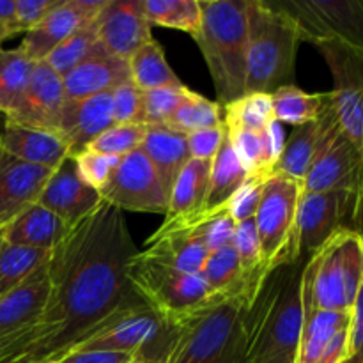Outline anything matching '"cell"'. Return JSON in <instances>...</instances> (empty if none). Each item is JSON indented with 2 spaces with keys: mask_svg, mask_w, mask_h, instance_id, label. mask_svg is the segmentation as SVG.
<instances>
[{
  "mask_svg": "<svg viewBox=\"0 0 363 363\" xmlns=\"http://www.w3.org/2000/svg\"><path fill=\"white\" fill-rule=\"evenodd\" d=\"M347 363H354V362H351V360H350V362H347Z\"/></svg>",
  "mask_w": 363,
  "mask_h": 363,
  "instance_id": "11a10c76",
  "label": "cell"
},
{
  "mask_svg": "<svg viewBox=\"0 0 363 363\" xmlns=\"http://www.w3.org/2000/svg\"><path fill=\"white\" fill-rule=\"evenodd\" d=\"M301 38L293 18L273 0H248L247 92L272 94L293 85Z\"/></svg>",
  "mask_w": 363,
  "mask_h": 363,
  "instance_id": "8992f818",
  "label": "cell"
},
{
  "mask_svg": "<svg viewBox=\"0 0 363 363\" xmlns=\"http://www.w3.org/2000/svg\"><path fill=\"white\" fill-rule=\"evenodd\" d=\"M223 124L234 130L264 131L273 117L272 94L250 92L222 106Z\"/></svg>",
  "mask_w": 363,
  "mask_h": 363,
  "instance_id": "f35d334b",
  "label": "cell"
},
{
  "mask_svg": "<svg viewBox=\"0 0 363 363\" xmlns=\"http://www.w3.org/2000/svg\"><path fill=\"white\" fill-rule=\"evenodd\" d=\"M300 181L284 174H272L262 188L261 202L255 213L262 268L266 273L277 266L293 262V240L300 204Z\"/></svg>",
  "mask_w": 363,
  "mask_h": 363,
  "instance_id": "9c48e42d",
  "label": "cell"
},
{
  "mask_svg": "<svg viewBox=\"0 0 363 363\" xmlns=\"http://www.w3.org/2000/svg\"><path fill=\"white\" fill-rule=\"evenodd\" d=\"M50 252L16 247L0 236V298L16 289L35 269L45 264Z\"/></svg>",
  "mask_w": 363,
  "mask_h": 363,
  "instance_id": "d590c367",
  "label": "cell"
},
{
  "mask_svg": "<svg viewBox=\"0 0 363 363\" xmlns=\"http://www.w3.org/2000/svg\"><path fill=\"white\" fill-rule=\"evenodd\" d=\"M13 35H16L13 25H11V23H0V48H2V43L6 41V39L13 38Z\"/></svg>",
  "mask_w": 363,
  "mask_h": 363,
  "instance_id": "f5cc1de1",
  "label": "cell"
},
{
  "mask_svg": "<svg viewBox=\"0 0 363 363\" xmlns=\"http://www.w3.org/2000/svg\"><path fill=\"white\" fill-rule=\"evenodd\" d=\"M130 77L140 91H155V89H177L183 87V82L176 77L169 66L162 46L151 39L128 60Z\"/></svg>",
  "mask_w": 363,
  "mask_h": 363,
  "instance_id": "f546056e",
  "label": "cell"
},
{
  "mask_svg": "<svg viewBox=\"0 0 363 363\" xmlns=\"http://www.w3.org/2000/svg\"><path fill=\"white\" fill-rule=\"evenodd\" d=\"M351 362L363 363V284L351 308Z\"/></svg>",
  "mask_w": 363,
  "mask_h": 363,
  "instance_id": "681fc988",
  "label": "cell"
},
{
  "mask_svg": "<svg viewBox=\"0 0 363 363\" xmlns=\"http://www.w3.org/2000/svg\"><path fill=\"white\" fill-rule=\"evenodd\" d=\"M50 293L48 261L39 266L16 289L0 298V339L35 321Z\"/></svg>",
  "mask_w": 363,
  "mask_h": 363,
  "instance_id": "603a6c76",
  "label": "cell"
},
{
  "mask_svg": "<svg viewBox=\"0 0 363 363\" xmlns=\"http://www.w3.org/2000/svg\"><path fill=\"white\" fill-rule=\"evenodd\" d=\"M113 124H144V105H142V91L126 80L112 91Z\"/></svg>",
  "mask_w": 363,
  "mask_h": 363,
  "instance_id": "ee69618b",
  "label": "cell"
},
{
  "mask_svg": "<svg viewBox=\"0 0 363 363\" xmlns=\"http://www.w3.org/2000/svg\"><path fill=\"white\" fill-rule=\"evenodd\" d=\"M319 137L315 144L308 172L305 176L303 191H344L360 202V220L363 218V163L357 149L342 133L328 92L325 106L319 113Z\"/></svg>",
  "mask_w": 363,
  "mask_h": 363,
  "instance_id": "ba28073f",
  "label": "cell"
},
{
  "mask_svg": "<svg viewBox=\"0 0 363 363\" xmlns=\"http://www.w3.org/2000/svg\"><path fill=\"white\" fill-rule=\"evenodd\" d=\"M363 284V233L342 227L305 262L303 315L315 311L351 312Z\"/></svg>",
  "mask_w": 363,
  "mask_h": 363,
  "instance_id": "5b68a950",
  "label": "cell"
},
{
  "mask_svg": "<svg viewBox=\"0 0 363 363\" xmlns=\"http://www.w3.org/2000/svg\"><path fill=\"white\" fill-rule=\"evenodd\" d=\"M225 135L227 126L223 123L215 128H208V130L194 131V133L186 135L190 156L194 160H206V162H211L216 156V152H218Z\"/></svg>",
  "mask_w": 363,
  "mask_h": 363,
  "instance_id": "c3c4849f",
  "label": "cell"
},
{
  "mask_svg": "<svg viewBox=\"0 0 363 363\" xmlns=\"http://www.w3.org/2000/svg\"><path fill=\"white\" fill-rule=\"evenodd\" d=\"M110 126H113L112 92H103L84 99H66L55 133L74 156Z\"/></svg>",
  "mask_w": 363,
  "mask_h": 363,
  "instance_id": "44dd1931",
  "label": "cell"
},
{
  "mask_svg": "<svg viewBox=\"0 0 363 363\" xmlns=\"http://www.w3.org/2000/svg\"><path fill=\"white\" fill-rule=\"evenodd\" d=\"M298 25L301 41L363 50V0H273Z\"/></svg>",
  "mask_w": 363,
  "mask_h": 363,
  "instance_id": "30bf717a",
  "label": "cell"
},
{
  "mask_svg": "<svg viewBox=\"0 0 363 363\" xmlns=\"http://www.w3.org/2000/svg\"><path fill=\"white\" fill-rule=\"evenodd\" d=\"M227 137H229L230 144H233L241 165L247 170L248 177L272 176L273 169H275V162H273L266 130L247 131L227 128Z\"/></svg>",
  "mask_w": 363,
  "mask_h": 363,
  "instance_id": "ab89813d",
  "label": "cell"
},
{
  "mask_svg": "<svg viewBox=\"0 0 363 363\" xmlns=\"http://www.w3.org/2000/svg\"><path fill=\"white\" fill-rule=\"evenodd\" d=\"M172 220L186 227V229L204 245L206 250H208L209 254L233 245L236 222H234L233 216H230L227 206L213 209V211L191 213V215Z\"/></svg>",
  "mask_w": 363,
  "mask_h": 363,
  "instance_id": "836d02e7",
  "label": "cell"
},
{
  "mask_svg": "<svg viewBox=\"0 0 363 363\" xmlns=\"http://www.w3.org/2000/svg\"><path fill=\"white\" fill-rule=\"evenodd\" d=\"M66 99L62 77L45 60L35 62L27 91L16 108L6 116V123L55 133Z\"/></svg>",
  "mask_w": 363,
  "mask_h": 363,
  "instance_id": "ac0fdd59",
  "label": "cell"
},
{
  "mask_svg": "<svg viewBox=\"0 0 363 363\" xmlns=\"http://www.w3.org/2000/svg\"><path fill=\"white\" fill-rule=\"evenodd\" d=\"M94 27L101 48L126 62L152 39L151 25L144 16V0H108Z\"/></svg>",
  "mask_w": 363,
  "mask_h": 363,
  "instance_id": "e0dca14e",
  "label": "cell"
},
{
  "mask_svg": "<svg viewBox=\"0 0 363 363\" xmlns=\"http://www.w3.org/2000/svg\"><path fill=\"white\" fill-rule=\"evenodd\" d=\"M360 222V202L344 191H301L293 240V262H307L346 220Z\"/></svg>",
  "mask_w": 363,
  "mask_h": 363,
  "instance_id": "8fae6325",
  "label": "cell"
},
{
  "mask_svg": "<svg viewBox=\"0 0 363 363\" xmlns=\"http://www.w3.org/2000/svg\"><path fill=\"white\" fill-rule=\"evenodd\" d=\"M98 50H101V45L98 43V35H96L94 23L85 25V27L78 28L77 32L64 39L52 53L45 59V62L55 71L59 77H66L71 71L77 69L80 64L91 59Z\"/></svg>",
  "mask_w": 363,
  "mask_h": 363,
  "instance_id": "60d3db41",
  "label": "cell"
},
{
  "mask_svg": "<svg viewBox=\"0 0 363 363\" xmlns=\"http://www.w3.org/2000/svg\"><path fill=\"white\" fill-rule=\"evenodd\" d=\"M99 197L121 211L167 215L169 209V195L140 147L119 160Z\"/></svg>",
  "mask_w": 363,
  "mask_h": 363,
  "instance_id": "4fadbf2b",
  "label": "cell"
},
{
  "mask_svg": "<svg viewBox=\"0 0 363 363\" xmlns=\"http://www.w3.org/2000/svg\"><path fill=\"white\" fill-rule=\"evenodd\" d=\"M211 162L191 158L181 170L170 191L165 220L181 218V216L202 211L206 194H208Z\"/></svg>",
  "mask_w": 363,
  "mask_h": 363,
  "instance_id": "f1b7e54d",
  "label": "cell"
},
{
  "mask_svg": "<svg viewBox=\"0 0 363 363\" xmlns=\"http://www.w3.org/2000/svg\"><path fill=\"white\" fill-rule=\"evenodd\" d=\"M69 227L55 213L48 211L41 204H32L23 213L11 220L0 236L16 247L35 248V250L52 252L59 241L66 236Z\"/></svg>",
  "mask_w": 363,
  "mask_h": 363,
  "instance_id": "484cf974",
  "label": "cell"
},
{
  "mask_svg": "<svg viewBox=\"0 0 363 363\" xmlns=\"http://www.w3.org/2000/svg\"><path fill=\"white\" fill-rule=\"evenodd\" d=\"M106 2L108 0H60L34 28L25 32L18 48L32 62H43L73 32L94 23Z\"/></svg>",
  "mask_w": 363,
  "mask_h": 363,
  "instance_id": "9a60e30c",
  "label": "cell"
},
{
  "mask_svg": "<svg viewBox=\"0 0 363 363\" xmlns=\"http://www.w3.org/2000/svg\"><path fill=\"white\" fill-rule=\"evenodd\" d=\"M59 4L60 0H16L14 18L9 23L13 25L16 34L18 32H28Z\"/></svg>",
  "mask_w": 363,
  "mask_h": 363,
  "instance_id": "7dc6e473",
  "label": "cell"
},
{
  "mask_svg": "<svg viewBox=\"0 0 363 363\" xmlns=\"http://www.w3.org/2000/svg\"><path fill=\"white\" fill-rule=\"evenodd\" d=\"M190 89L186 85L177 89H155L142 91V105H144L145 126H163L177 106L184 101Z\"/></svg>",
  "mask_w": 363,
  "mask_h": 363,
  "instance_id": "7bdbcfd3",
  "label": "cell"
},
{
  "mask_svg": "<svg viewBox=\"0 0 363 363\" xmlns=\"http://www.w3.org/2000/svg\"><path fill=\"white\" fill-rule=\"evenodd\" d=\"M128 363H147V362H145L140 354H133V357H131V360Z\"/></svg>",
  "mask_w": 363,
  "mask_h": 363,
  "instance_id": "db71d44e",
  "label": "cell"
},
{
  "mask_svg": "<svg viewBox=\"0 0 363 363\" xmlns=\"http://www.w3.org/2000/svg\"><path fill=\"white\" fill-rule=\"evenodd\" d=\"M305 262H286L264 277L243 314L245 363H294L301 328V272Z\"/></svg>",
  "mask_w": 363,
  "mask_h": 363,
  "instance_id": "7a4b0ae2",
  "label": "cell"
},
{
  "mask_svg": "<svg viewBox=\"0 0 363 363\" xmlns=\"http://www.w3.org/2000/svg\"><path fill=\"white\" fill-rule=\"evenodd\" d=\"M268 177L264 176H252L247 177L243 184L240 186V190L230 197V201L227 202V209H229L230 216H233L234 222H243V220L254 218L255 213H257L259 202H261L262 188Z\"/></svg>",
  "mask_w": 363,
  "mask_h": 363,
  "instance_id": "bcb514c9",
  "label": "cell"
},
{
  "mask_svg": "<svg viewBox=\"0 0 363 363\" xmlns=\"http://www.w3.org/2000/svg\"><path fill=\"white\" fill-rule=\"evenodd\" d=\"M247 170L243 169L229 137L225 135L218 152H216L211 162L208 194H206L202 211H213V209L227 206V202L240 190V186L247 181Z\"/></svg>",
  "mask_w": 363,
  "mask_h": 363,
  "instance_id": "83f0119b",
  "label": "cell"
},
{
  "mask_svg": "<svg viewBox=\"0 0 363 363\" xmlns=\"http://www.w3.org/2000/svg\"><path fill=\"white\" fill-rule=\"evenodd\" d=\"M326 99H328V92L308 94L296 85H286L272 92L273 117L279 123L303 126V124L318 121Z\"/></svg>",
  "mask_w": 363,
  "mask_h": 363,
  "instance_id": "1f68e13d",
  "label": "cell"
},
{
  "mask_svg": "<svg viewBox=\"0 0 363 363\" xmlns=\"http://www.w3.org/2000/svg\"><path fill=\"white\" fill-rule=\"evenodd\" d=\"M165 335L163 323L140 300L128 305L96 330L74 351H112V353L140 354L155 347Z\"/></svg>",
  "mask_w": 363,
  "mask_h": 363,
  "instance_id": "5bb4252c",
  "label": "cell"
},
{
  "mask_svg": "<svg viewBox=\"0 0 363 363\" xmlns=\"http://www.w3.org/2000/svg\"><path fill=\"white\" fill-rule=\"evenodd\" d=\"M247 294L208 305L165 328L160 363H245Z\"/></svg>",
  "mask_w": 363,
  "mask_h": 363,
  "instance_id": "3957f363",
  "label": "cell"
},
{
  "mask_svg": "<svg viewBox=\"0 0 363 363\" xmlns=\"http://www.w3.org/2000/svg\"><path fill=\"white\" fill-rule=\"evenodd\" d=\"M138 255L177 272L199 275L209 252L186 227L174 220H165Z\"/></svg>",
  "mask_w": 363,
  "mask_h": 363,
  "instance_id": "7402d4cb",
  "label": "cell"
},
{
  "mask_svg": "<svg viewBox=\"0 0 363 363\" xmlns=\"http://www.w3.org/2000/svg\"><path fill=\"white\" fill-rule=\"evenodd\" d=\"M318 137V121L303 124V126H296L293 135L286 140L284 151L280 155L279 162H277L273 174H284V176L293 177V179L303 183L305 176L308 172V167L312 163V158H314Z\"/></svg>",
  "mask_w": 363,
  "mask_h": 363,
  "instance_id": "e575fe53",
  "label": "cell"
},
{
  "mask_svg": "<svg viewBox=\"0 0 363 363\" xmlns=\"http://www.w3.org/2000/svg\"><path fill=\"white\" fill-rule=\"evenodd\" d=\"M35 62L20 48H0V113L9 116L23 98Z\"/></svg>",
  "mask_w": 363,
  "mask_h": 363,
  "instance_id": "d6a6232c",
  "label": "cell"
},
{
  "mask_svg": "<svg viewBox=\"0 0 363 363\" xmlns=\"http://www.w3.org/2000/svg\"><path fill=\"white\" fill-rule=\"evenodd\" d=\"M144 16L149 25L176 28L194 39L201 30L199 0H144Z\"/></svg>",
  "mask_w": 363,
  "mask_h": 363,
  "instance_id": "8d00e7d4",
  "label": "cell"
},
{
  "mask_svg": "<svg viewBox=\"0 0 363 363\" xmlns=\"http://www.w3.org/2000/svg\"><path fill=\"white\" fill-rule=\"evenodd\" d=\"M133 354L112 351H74L55 363H128Z\"/></svg>",
  "mask_w": 363,
  "mask_h": 363,
  "instance_id": "f907efd6",
  "label": "cell"
},
{
  "mask_svg": "<svg viewBox=\"0 0 363 363\" xmlns=\"http://www.w3.org/2000/svg\"><path fill=\"white\" fill-rule=\"evenodd\" d=\"M130 66L126 60L98 50L91 59L62 78L67 99H84L89 96L112 92L123 82L130 80Z\"/></svg>",
  "mask_w": 363,
  "mask_h": 363,
  "instance_id": "d4e9b609",
  "label": "cell"
},
{
  "mask_svg": "<svg viewBox=\"0 0 363 363\" xmlns=\"http://www.w3.org/2000/svg\"><path fill=\"white\" fill-rule=\"evenodd\" d=\"M201 277L215 296L227 298L247 294L248 300H252L250 294H248L247 284H245L243 273H241L240 259H238L233 245L211 252L206 259L204 266H202Z\"/></svg>",
  "mask_w": 363,
  "mask_h": 363,
  "instance_id": "4dcf8cb0",
  "label": "cell"
},
{
  "mask_svg": "<svg viewBox=\"0 0 363 363\" xmlns=\"http://www.w3.org/2000/svg\"><path fill=\"white\" fill-rule=\"evenodd\" d=\"M126 279L135 296L162 319L163 328L208 305L225 300L211 293L201 273L177 272L145 261L138 254L130 261Z\"/></svg>",
  "mask_w": 363,
  "mask_h": 363,
  "instance_id": "52a82bcc",
  "label": "cell"
},
{
  "mask_svg": "<svg viewBox=\"0 0 363 363\" xmlns=\"http://www.w3.org/2000/svg\"><path fill=\"white\" fill-rule=\"evenodd\" d=\"M351 360V312L315 311L303 315L294 363H347Z\"/></svg>",
  "mask_w": 363,
  "mask_h": 363,
  "instance_id": "2e32d148",
  "label": "cell"
},
{
  "mask_svg": "<svg viewBox=\"0 0 363 363\" xmlns=\"http://www.w3.org/2000/svg\"><path fill=\"white\" fill-rule=\"evenodd\" d=\"M73 160L80 179L99 191L105 186L106 181L110 179L121 158L96 155V152L91 151H80L73 156Z\"/></svg>",
  "mask_w": 363,
  "mask_h": 363,
  "instance_id": "f6af8a7d",
  "label": "cell"
},
{
  "mask_svg": "<svg viewBox=\"0 0 363 363\" xmlns=\"http://www.w3.org/2000/svg\"><path fill=\"white\" fill-rule=\"evenodd\" d=\"M137 254L124 213L101 201L50 252L45 308L34 323L0 339V363L59 362L138 301L126 279Z\"/></svg>",
  "mask_w": 363,
  "mask_h": 363,
  "instance_id": "6da1fadb",
  "label": "cell"
},
{
  "mask_svg": "<svg viewBox=\"0 0 363 363\" xmlns=\"http://www.w3.org/2000/svg\"><path fill=\"white\" fill-rule=\"evenodd\" d=\"M16 0H0V23H9L14 18Z\"/></svg>",
  "mask_w": 363,
  "mask_h": 363,
  "instance_id": "816d5d0a",
  "label": "cell"
},
{
  "mask_svg": "<svg viewBox=\"0 0 363 363\" xmlns=\"http://www.w3.org/2000/svg\"><path fill=\"white\" fill-rule=\"evenodd\" d=\"M223 123V110L220 103L209 101L204 96L190 91L176 112L163 124L177 133L190 135L194 131L208 130Z\"/></svg>",
  "mask_w": 363,
  "mask_h": 363,
  "instance_id": "74e56055",
  "label": "cell"
},
{
  "mask_svg": "<svg viewBox=\"0 0 363 363\" xmlns=\"http://www.w3.org/2000/svg\"><path fill=\"white\" fill-rule=\"evenodd\" d=\"M0 151L32 163V165L46 167L55 170L71 152L62 138L53 131L30 130V128L4 124L0 133Z\"/></svg>",
  "mask_w": 363,
  "mask_h": 363,
  "instance_id": "cb8c5ba5",
  "label": "cell"
},
{
  "mask_svg": "<svg viewBox=\"0 0 363 363\" xmlns=\"http://www.w3.org/2000/svg\"><path fill=\"white\" fill-rule=\"evenodd\" d=\"M52 172L0 151V230L32 204H38Z\"/></svg>",
  "mask_w": 363,
  "mask_h": 363,
  "instance_id": "ffe728a7",
  "label": "cell"
},
{
  "mask_svg": "<svg viewBox=\"0 0 363 363\" xmlns=\"http://www.w3.org/2000/svg\"><path fill=\"white\" fill-rule=\"evenodd\" d=\"M145 131H147L145 124H113L108 130L103 131L99 137H96L85 151L123 158V156L130 155L135 149L140 147Z\"/></svg>",
  "mask_w": 363,
  "mask_h": 363,
  "instance_id": "b9f144b4",
  "label": "cell"
},
{
  "mask_svg": "<svg viewBox=\"0 0 363 363\" xmlns=\"http://www.w3.org/2000/svg\"><path fill=\"white\" fill-rule=\"evenodd\" d=\"M321 52L333 74L332 96L337 121L360 155L363 163V50L347 48L337 43H323Z\"/></svg>",
  "mask_w": 363,
  "mask_h": 363,
  "instance_id": "7c38bea8",
  "label": "cell"
},
{
  "mask_svg": "<svg viewBox=\"0 0 363 363\" xmlns=\"http://www.w3.org/2000/svg\"><path fill=\"white\" fill-rule=\"evenodd\" d=\"M199 7L202 21L195 43L223 106L247 92L248 0H199Z\"/></svg>",
  "mask_w": 363,
  "mask_h": 363,
  "instance_id": "277c9868",
  "label": "cell"
},
{
  "mask_svg": "<svg viewBox=\"0 0 363 363\" xmlns=\"http://www.w3.org/2000/svg\"><path fill=\"white\" fill-rule=\"evenodd\" d=\"M140 149L158 172L163 190L170 197L177 176L191 160L186 135L177 133L165 126H147Z\"/></svg>",
  "mask_w": 363,
  "mask_h": 363,
  "instance_id": "4316f807",
  "label": "cell"
},
{
  "mask_svg": "<svg viewBox=\"0 0 363 363\" xmlns=\"http://www.w3.org/2000/svg\"><path fill=\"white\" fill-rule=\"evenodd\" d=\"M38 204L73 227L101 204V197L98 190L80 179L73 156H69L52 172Z\"/></svg>",
  "mask_w": 363,
  "mask_h": 363,
  "instance_id": "d6986e66",
  "label": "cell"
}]
</instances>
